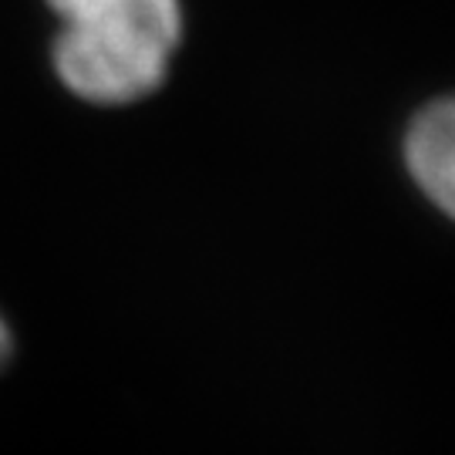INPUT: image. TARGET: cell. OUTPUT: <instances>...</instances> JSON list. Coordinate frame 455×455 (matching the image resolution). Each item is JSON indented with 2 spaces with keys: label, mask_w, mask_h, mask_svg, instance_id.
<instances>
[{
  "label": "cell",
  "mask_w": 455,
  "mask_h": 455,
  "mask_svg": "<svg viewBox=\"0 0 455 455\" xmlns=\"http://www.w3.org/2000/svg\"><path fill=\"white\" fill-rule=\"evenodd\" d=\"M7 355H11V331H7V324L0 321V364L7 361Z\"/></svg>",
  "instance_id": "3957f363"
},
{
  "label": "cell",
  "mask_w": 455,
  "mask_h": 455,
  "mask_svg": "<svg viewBox=\"0 0 455 455\" xmlns=\"http://www.w3.org/2000/svg\"><path fill=\"white\" fill-rule=\"evenodd\" d=\"M61 20L58 78L84 101L129 105L163 84L182 31L180 0H48Z\"/></svg>",
  "instance_id": "6da1fadb"
},
{
  "label": "cell",
  "mask_w": 455,
  "mask_h": 455,
  "mask_svg": "<svg viewBox=\"0 0 455 455\" xmlns=\"http://www.w3.org/2000/svg\"><path fill=\"white\" fill-rule=\"evenodd\" d=\"M405 165L428 203L455 220V95H445L411 118Z\"/></svg>",
  "instance_id": "7a4b0ae2"
}]
</instances>
